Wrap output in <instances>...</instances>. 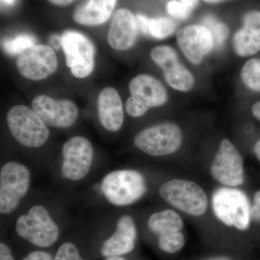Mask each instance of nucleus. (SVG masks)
<instances>
[{"mask_svg":"<svg viewBox=\"0 0 260 260\" xmlns=\"http://www.w3.org/2000/svg\"><path fill=\"white\" fill-rule=\"evenodd\" d=\"M10 133L20 145L28 148L42 146L49 139V130L35 111L23 105L12 107L7 115Z\"/></svg>","mask_w":260,"mask_h":260,"instance_id":"f257e3e1","label":"nucleus"},{"mask_svg":"<svg viewBox=\"0 0 260 260\" xmlns=\"http://www.w3.org/2000/svg\"><path fill=\"white\" fill-rule=\"evenodd\" d=\"M101 187L106 199L116 206L133 204L146 191L143 176L131 169L109 173L103 179Z\"/></svg>","mask_w":260,"mask_h":260,"instance_id":"f03ea898","label":"nucleus"},{"mask_svg":"<svg viewBox=\"0 0 260 260\" xmlns=\"http://www.w3.org/2000/svg\"><path fill=\"white\" fill-rule=\"evenodd\" d=\"M15 230L19 237L41 248L52 246L59 236V227L42 205H35L19 216Z\"/></svg>","mask_w":260,"mask_h":260,"instance_id":"7ed1b4c3","label":"nucleus"},{"mask_svg":"<svg viewBox=\"0 0 260 260\" xmlns=\"http://www.w3.org/2000/svg\"><path fill=\"white\" fill-rule=\"evenodd\" d=\"M212 205L217 218L225 225L242 231L249 228L251 209L249 200L242 191L220 188L214 193Z\"/></svg>","mask_w":260,"mask_h":260,"instance_id":"20e7f679","label":"nucleus"},{"mask_svg":"<svg viewBox=\"0 0 260 260\" xmlns=\"http://www.w3.org/2000/svg\"><path fill=\"white\" fill-rule=\"evenodd\" d=\"M30 173L20 162L10 161L0 172V213L8 215L18 208L28 192Z\"/></svg>","mask_w":260,"mask_h":260,"instance_id":"39448f33","label":"nucleus"},{"mask_svg":"<svg viewBox=\"0 0 260 260\" xmlns=\"http://www.w3.org/2000/svg\"><path fill=\"white\" fill-rule=\"evenodd\" d=\"M159 194L169 204L194 216L203 215L208 208L205 191L191 181L181 179L167 181L160 186Z\"/></svg>","mask_w":260,"mask_h":260,"instance_id":"423d86ee","label":"nucleus"},{"mask_svg":"<svg viewBox=\"0 0 260 260\" xmlns=\"http://www.w3.org/2000/svg\"><path fill=\"white\" fill-rule=\"evenodd\" d=\"M182 133L174 123H160L146 128L135 136L134 144L152 156H164L175 153L181 146Z\"/></svg>","mask_w":260,"mask_h":260,"instance_id":"0eeeda50","label":"nucleus"},{"mask_svg":"<svg viewBox=\"0 0 260 260\" xmlns=\"http://www.w3.org/2000/svg\"><path fill=\"white\" fill-rule=\"evenodd\" d=\"M60 43L66 64L77 78H85L91 74L95 67V49L93 42L83 34L67 30L61 37Z\"/></svg>","mask_w":260,"mask_h":260,"instance_id":"6e6552de","label":"nucleus"},{"mask_svg":"<svg viewBox=\"0 0 260 260\" xmlns=\"http://www.w3.org/2000/svg\"><path fill=\"white\" fill-rule=\"evenodd\" d=\"M61 172L71 181H80L88 175L93 164L94 150L88 139L81 136L70 138L61 150Z\"/></svg>","mask_w":260,"mask_h":260,"instance_id":"1a4fd4ad","label":"nucleus"},{"mask_svg":"<svg viewBox=\"0 0 260 260\" xmlns=\"http://www.w3.org/2000/svg\"><path fill=\"white\" fill-rule=\"evenodd\" d=\"M211 174L223 185L237 186L244 183L242 155L228 139H223L211 165Z\"/></svg>","mask_w":260,"mask_h":260,"instance_id":"9d476101","label":"nucleus"},{"mask_svg":"<svg viewBox=\"0 0 260 260\" xmlns=\"http://www.w3.org/2000/svg\"><path fill=\"white\" fill-rule=\"evenodd\" d=\"M19 73L31 80L45 79L58 67L57 57L50 47L43 44L34 46L19 55L16 61Z\"/></svg>","mask_w":260,"mask_h":260,"instance_id":"9b49d317","label":"nucleus"},{"mask_svg":"<svg viewBox=\"0 0 260 260\" xmlns=\"http://www.w3.org/2000/svg\"><path fill=\"white\" fill-rule=\"evenodd\" d=\"M32 109L47 126L68 128L73 125L79 114L75 103L70 100H56L45 95L34 98Z\"/></svg>","mask_w":260,"mask_h":260,"instance_id":"f8f14e48","label":"nucleus"},{"mask_svg":"<svg viewBox=\"0 0 260 260\" xmlns=\"http://www.w3.org/2000/svg\"><path fill=\"white\" fill-rule=\"evenodd\" d=\"M151 59L164 73V78L173 88L189 91L194 86V79L190 72L179 61L177 52L169 46H159L150 53Z\"/></svg>","mask_w":260,"mask_h":260,"instance_id":"ddd939ff","label":"nucleus"},{"mask_svg":"<svg viewBox=\"0 0 260 260\" xmlns=\"http://www.w3.org/2000/svg\"><path fill=\"white\" fill-rule=\"evenodd\" d=\"M177 42L186 57L199 64L215 47L213 35L203 25H191L179 29Z\"/></svg>","mask_w":260,"mask_h":260,"instance_id":"4468645a","label":"nucleus"},{"mask_svg":"<svg viewBox=\"0 0 260 260\" xmlns=\"http://www.w3.org/2000/svg\"><path fill=\"white\" fill-rule=\"evenodd\" d=\"M137 34L138 27L134 15L126 9L116 10L108 34L109 45L116 50H126L134 45Z\"/></svg>","mask_w":260,"mask_h":260,"instance_id":"2eb2a0df","label":"nucleus"},{"mask_svg":"<svg viewBox=\"0 0 260 260\" xmlns=\"http://www.w3.org/2000/svg\"><path fill=\"white\" fill-rule=\"evenodd\" d=\"M99 121L106 129L116 132L121 129L124 121L122 102L116 89L108 87L98 97Z\"/></svg>","mask_w":260,"mask_h":260,"instance_id":"dca6fc26","label":"nucleus"},{"mask_svg":"<svg viewBox=\"0 0 260 260\" xmlns=\"http://www.w3.org/2000/svg\"><path fill=\"white\" fill-rule=\"evenodd\" d=\"M129 89L132 96L147 107H158L167 102V89L161 82L151 75L141 74L130 80Z\"/></svg>","mask_w":260,"mask_h":260,"instance_id":"f3484780","label":"nucleus"},{"mask_svg":"<svg viewBox=\"0 0 260 260\" xmlns=\"http://www.w3.org/2000/svg\"><path fill=\"white\" fill-rule=\"evenodd\" d=\"M233 44L241 56H252L260 50L259 11L246 13L242 28L234 34Z\"/></svg>","mask_w":260,"mask_h":260,"instance_id":"a211bd4d","label":"nucleus"},{"mask_svg":"<svg viewBox=\"0 0 260 260\" xmlns=\"http://www.w3.org/2000/svg\"><path fill=\"white\" fill-rule=\"evenodd\" d=\"M116 3V0H88L75 10L73 19L80 25H102L112 16Z\"/></svg>","mask_w":260,"mask_h":260,"instance_id":"6ab92c4d","label":"nucleus"},{"mask_svg":"<svg viewBox=\"0 0 260 260\" xmlns=\"http://www.w3.org/2000/svg\"><path fill=\"white\" fill-rule=\"evenodd\" d=\"M137 236L116 229V232L103 244L101 252L106 257L118 256L135 249Z\"/></svg>","mask_w":260,"mask_h":260,"instance_id":"aec40b11","label":"nucleus"},{"mask_svg":"<svg viewBox=\"0 0 260 260\" xmlns=\"http://www.w3.org/2000/svg\"><path fill=\"white\" fill-rule=\"evenodd\" d=\"M148 226L152 232L160 235L166 233L180 232L184 226L180 215L172 210L153 213L148 219Z\"/></svg>","mask_w":260,"mask_h":260,"instance_id":"412c9836","label":"nucleus"},{"mask_svg":"<svg viewBox=\"0 0 260 260\" xmlns=\"http://www.w3.org/2000/svg\"><path fill=\"white\" fill-rule=\"evenodd\" d=\"M36 39L28 34L17 36L13 39H5L3 42V49L10 55H20L28 49L35 46Z\"/></svg>","mask_w":260,"mask_h":260,"instance_id":"4be33fe9","label":"nucleus"},{"mask_svg":"<svg viewBox=\"0 0 260 260\" xmlns=\"http://www.w3.org/2000/svg\"><path fill=\"white\" fill-rule=\"evenodd\" d=\"M241 77L248 88L260 92V59H251L243 66Z\"/></svg>","mask_w":260,"mask_h":260,"instance_id":"5701e85b","label":"nucleus"},{"mask_svg":"<svg viewBox=\"0 0 260 260\" xmlns=\"http://www.w3.org/2000/svg\"><path fill=\"white\" fill-rule=\"evenodd\" d=\"M177 29V23L167 18L149 20V35L156 39H164L172 36Z\"/></svg>","mask_w":260,"mask_h":260,"instance_id":"b1692460","label":"nucleus"},{"mask_svg":"<svg viewBox=\"0 0 260 260\" xmlns=\"http://www.w3.org/2000/svg\"><path fill=\"white\" fill-rule=\"evenodd\" d=\"M158 246L164 252L175 254L184 247L185 239L180 232L166 233L158 235Z\"/></svg>","mask_w":260,"mask_h":260,"instance_id":"393cba45","label":"nucleus"},{"mask_svg":"<svg viewBox=\"0 0 260 260\" xmlns=\"http://www.w3.org/2000/svg\"><path fill=\"white\" fill-rule=\"evenodd\" d=\"M204 26L209 29L213 35L215 46L220 47L227 39L229 34V28L227 25L217 20L213 16H205L203 19Z\"/></svg>","mask_w":260,"mask_h":260,"instance_id":"a878e982","label":"nucleus"},{"mask_svg":"<svg viewBox=\"0 0 260 260\" xmlns=\"http://www.w3.org/2000/svg\"><path fill=\"white\" fill-rule=\"evenodd\" d=\"M54 260H85L80 256L78 248L73 243L61 244L56 251Z\"/></svg>","mask_w":260,"mask_h":260,"instance_id":"bb28decb","label":"nucleus"},{"mask_svg":"<svg viewBox=\"0 0 260 260\" xmlns=\"http://www.w3.org/2000/svg\"><path fill=\"white\" fill-rule=\"evenodd\" d=\"M169 14L179 20H185L190 15L192 8L181 2L172 1L167 4Z\"/></svg>","mask_w":260,"mask_h":260,"instance_id":"cd10ccee","label":"nucleus"},{"mask_svg":"<svg viewBox=\"0 0 260 260\" xmlns=\"http://www.w3.org/2000/svg\"><path fill=\"white\" fill-rule=\"evenodd\" d=\"M125 109L129 116L133 117H140L148 112L149 108L138 99L131 96L126 100Z\"/></svg>","mask_w":260,"mask_h":260,"instance_id":"c85d7f7f","label":"nucleus"},{"mask_svg":"<svg viewBox=\"0 0 260 260\" xmlns=\"http://www.w3.org/2000/svg\"><path fill=\"white\" fill-rule=\"evenodd\" d=\"M136 19L137 27L145 36L150 37L149 35V20L150 19L144 15L138 14L135 17Z\"/></svg>","mask_w":260,"mask_h":260,"instance_id":"c756f323","label":"nucleus"},{"mask_svg":"<svg viewBox=\"0 0 260 260\" xmlns=\"http://www.w3.org/2000/svg\"><path fill=\"white\" fill-rule=\"evenodd\" d=\"M23 260H54L51 254L43 251H35L28 254Z\"/></svg>","mask_w":260,"mask_h":260,"instance_id":"7c9ffc66","label":"nucleus"},{"mask_svg":"<svg viewBox=\"0 0 260 260\" xmlns=\"http://www.w3.org/2000/svg\"><path fill=\"white\" fill-rule=\"evenodd\" d=\"M254 205L251 208V215L256 220H260V191H256L254 197Z\"/></svg>","mask_w":260,"mask_h":260,"instance_id":"2f4dec72","label":"nucleus"},{"mask_svg":"<svg viewBox=\"0 0 260 260\" xmlns=\"http://www.w3.org/2000/svg\"><path fill=\"white\" fill-rule=\"evenodd\" d=\"M0 260H15L9 246L5 243L0 244Z\"/></svg>","mask_w":260,"mask_h":260,"instance_id":"473e14b6","label":"nucleus"},{"mask_svg":"<svg viewBox=\"0 0 260 260\" xmlns=\"http://www.w3.org/2000/svg\"><path fill=\"white\" fill-rule=\"evenodd\" d=\"M251 111H252L253 115L260 120V102H256L253 105Z\"/></svg>","mask_w":260,"mask_h":260,"instance_id":"72a5a7b5","label":"nucleus"},{"mask_svg":"<svg viewBox=\"0 0 260 260\" xmlns=\"http://www.w3.org/2000/svg\"><path fill=\"white\" fill-rule=\"evenodd\" d=\"M48 1L50 2L52 4L59 5V6H66L74 2L75 0H48Z\"/></svg>","mask_w":260,"mask_h":260,"instance_id":"f704fd0d","label":"nucleus"},{"mask_svg":"<svg viewBox=\"0 0 260 260\" xmlns=\"http://www.w3.org/2000/svg\"><path fill=\"white\" fill-rule=\"evenodd\" d=\"M181 3H184L188 6L190 7V8H194L196 5L198 4V0H179Z\"/></svg>","mask_w":260,"mask_h":260,"instance_id":"c9c22d12","label":"nucleus"},{"mask_svg":"<svg viewBox=\"0 0 260 260\" xmlns=\"http://www.w3.org/2000/svg\"><path fill=\"white\" fill-rule=\"evenodd\" d=\"M254 152L255 153L256 158L260 161V140L256 142L255 145H254Z\"/></svg>","mask_w":260,"mask_h":260,"instance_id":"e433bc0d","label":"nucleus"},{"mask_svg":"<svg viewBox=\"0 0 260 260\" xmlns=\"http://www.w3.org/2000/svg\"><path fill=\"white\" fill-rule=\"evenodd\" d=\"M205 260H232L230 258L227 257V256H215V257L208 258Z\"/></svg>","mask_w":260,"mask_h":260,"instance_id":"4c0bfd02","label":"nucleus"},{"mask_svg":"<svg viewBox=\"0 0 260 260\" xmlns=\"http://www.w3.org/2000/svg\"><path fill=\"white\" fill-rule=\"evenodd\" d=\"M104 260H126L124 258L121 257L120 256H109V257L106 258Z\"/></svg>","mask_w":260,"mask_h":260,"instance_id":"58836bf2","label":"nucleus"},{"mask_svg":"<svg viewBox=\"0 0 260 260\" xmlns=\"http://www.w3.org/2000/svg\"><path fill=\"white\" fill-rule=\"evenodd\" d=\"M205 1L208 3H220V2L225 1V0H205Z\"/></svg>","mask_w":260,"mask_h":260,"instance_id":"ea45409f","label":"nucleus"},{"mask_svg":"<svg viewBox=\"0 0 260 260\" xmlns=\"http://www.w3.org/2000/svg\"><path fill=\"white\" fill-rule=\"evenodd\" d=\"M2 1L5 2V3H8V4H11L14 2V0H2Z\"/></svg>","mask_w":260,"mask_h":260,"instance_id":"a19ab883","label":"nucleus"}]
</instances>
